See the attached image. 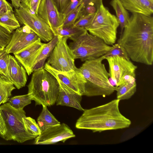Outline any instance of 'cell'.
<instances>
[{
  "label": "cell",
  "instance_id": "26",
  "mask_svg": "<svg viewBox=\"0 0 153 153\" xmlns=\"http://www.w3.org/2000/svg\"><path fill=\"white\" fill-rule=\"evenodd\" d=\"M32 96L29 93L21 95L13 96L10 98L8 101L9 105L16 109H22L31 103Z\"/></svg>",
  "mask_w": 153,
  "mask_h": 153
},
{
  "label": "cell",
  "instance_id": "32",
  "mask_svg": "<svg viewBox=\"0 0 153 153\" xmlns=\"http://www.w3.org/2000/svg\"><path fill=\"white\" fill-rule=\"evenodd\" d=\"M42 0H22L23 3L31 11L37 14L38 9Z\"/></svg>",
  "mask_w": 153,
  "mask_h": 153
},
{
  "label": "cell",
  "instance_id": "15",
  "mask_svg": "<svg viewBox=\"0 0 153 153\" xmlns=\"http://www.w3.org/2000/svg\"><path fill=\"white\" fill-rule=\"evenodd\" d=\"M39 38L33 43L14 55L15 57L24 67L30 75L33 72L34 65L44 43Z\"/></svg>",
  "mask_w": 153,
  "mask_h": 153
},
{
  "label": "cell",
  "instance_id": "8",
  "mask_svg": "<svg viewBox=\"0 0 153 153\" xmlns=\"http://www.w3.org/2000/svg\"><path fill=\"white\" fill-rule=\"evenodd\" d=\"M15 9L14 14L20 24L28 26L41 40L48 42L54 35L49 25L38 14L31 11L22 2Z\"/></svg>",
  "mask_w": 153,
  "mask_h": 153
},
{
  "label": "cell",
  "instance_id": "1",
  "mask_svg": "<svg viewBox=\"0 0 153 153\" xmlns=\"http://www.w3.org/2000/svg\"><path fill=\"white\" fill-rule=\"evenodd\" d=\"M130 58L151 65L153 62V17L132 13L118 40Z\"/></svg>",
  "mask_w": 153,
  "mask_h": 153
},
{
  "label": "cell",
  "instance_id": "30",
  "mask_svg": "<svg viewBox=\"0 0 153 153\" xmlns=\"http://www.w3.org/2000/svg\"><path fill=\"white\" fill-rule=\"evenodd\" d=\"M4 48L0 50V76L8 79L7 72L9 54L6 52Z\"/></svg>",
  "mask_w": 153,
  "mask_h": 153
},
{
  "label": "cell",
  "instance_id": "27",
  "mask_svg": "<svg viewBox=\"0 0 153 153\" xmlns=\"http://www.w3.org/2000/svg\"><path fill=\"white\" fill-rule=\"evenodd\" d=\"M112 48L105 54L103 55L104 59L111 57H121L128 60L130 59L124 48L119 42L112 45Z\"/></svg>",
  "mask_w": 153,
  "mask_h": 153
},
{
  "label": "cell",
  "instance_id": "25",
  "mask_svg": "<svg viewBox=\"0 0 153 153\" xmlns=\"http://www.w3.org/2000/svg\"><path fill=\"white\" fill-rule=\"evenodd\" d=\"M86 30L81 27L73 25L62 26L58 29L56 36L67 37L72 41L76 39Z\"/></svg>",
  "mask_w": 153,
  "mask_h": 153
},
{
  "label": "cell",
  "instance_id": "28",
  "mask_svg": "<svg viewBox=\"0 0 153 153\" xmlns=\"http://www.w3.org/2000/svg\"><path fill=\"white\" fill-rule=\"evenodd\" d=\"M84 7L83 3L71 11L63 21L62 26L73 25L81 16L82 12Z\"/></svg>",
  "mask_w": 153,
  "mask_h": 153
},
{
  "label": "cell",
  "instance_id": "14",
  "mask_svg": "<svg viewBox=\"0 0 153 153\" xmlns=\"http://www.w3.org/2000/svg\"><path fill=\"white\" fill-rule=\"evenodd\" d=\"M37 14L49 25L56 36L58 28L63 26L64 19L53 1L42 0Z\"/></svg>",
  "mask_w": 153,
  "mask_h": 153
},
{
  "label": "cell",
  "instance_id": "41",
  "mask_svg": "<svg viewBox=\"0 0 153 153\" xmlns=\"http://www.w3.org/2000/svg\"><path fill=\"white\" fill-rule=\"evenodd\" d=\"M4 48L3 47L1 46V45L0 44V50H1Z\"/></svg>",
  "mask_w": 153,
  "mask_h": 153
},
{
  "label": "cell",
  "instance_id": "39",
  "mask_svg": "<svg viewBox=\"0 0 153 153\" xmlns=\"http://www.w3.org/2000/svg\"><path fill=\"white\" fill-rule=\"evenodd\" d=\"M6 131V130L0 109V136L1 137L4 135Z\"/></svg>",
  "mask_w": 153,
  "mask_h": 153
},
{
  "label": "cell",
  "instance_id": "19",
  "mask_svg": "<svg viewBox=\"0 0 153 153\" xmlns=\"http://www.w3.org/2000/svg\"><path fill=\"white\" fill-rule=\"evenodd\" d=\"M58 40V36H54L51 40L44 43L35 62L33 72L44 68L46 60L50 55Z\"/></svg>",
  "mask_w": 153,
  "mask_h": 153
},
{
  "label": "cell",
  "instance_id": "24",
  "mask_svg": "<svg viewBox=\"0 0 153 153\" xmlns=\"http://www.w3.org/2000/svg\"><path fill=\"white\" fill-rule=\"evenodd\" d=\"M14 86L8 79L0 76V105L8 102L12 91L16 89Z\"/></svg>",
  "mask_w": 153,
  "mask_h": 153
},
{
  "label": "cell",
  "instance_id": "12",
  "mask_svg": "<svg viewBox=\"0 0 153 153\" xmlns=\"http://www.w3.org/2000/svg\"><path fill=\"white\" fill-rule=\"evenodd\" d=\"M39 37L28 26L16 29L12 34L11 39L5 48L6 52L14 55L33 43Z\"/></svg>",
  "mask_w": 153,
  "mask_h": 153
},
{
  "label": "cell",
  "instance_id": "13",
  "mask_svg": "<svg viewBox=\"0 0 153 153\" xmlns=\"http://www.w3.org/2000/svg\"><path fill=\"white\" fill-rule=\"evenodd\" d=\"M75 137L72 130L64 123L50 127L41 132L35 138L34 144L36 145H49L61 141L64 143L67 140Z\"/></svg>",
  "mask_w": 153,
  "mask_h": 153
},
{
  "label": "cell",
  "instance_id": "18",
  "mask_svg": "<svg viewBox=\"0 0 153 153\" xmlns=\"http://www.w3.org/2000/svg\"><path fill=\"white\" fill-rule=\"evenodd\" d=\"M128 11L132 13H138L151 16L153 13V0H120Z\"/></svg>",
  "mask_w": 153,
  "mask_h": 153
},
{
  "label": "cell",
  "instance_id": "20",
  "mask_svg": "<svg viewBox=\"0 0 153 153\" xmlns=\"http://www.w3.org/2000/svg\"><path fill=\"white\" fill-rule=\"evenodd\" d=\"M42 106V111L37 119V123L41 132L50 127L60 124L49 111L47 106Z\"/></svg>",
  "mask_w": 153,
  "mask_h": 153
},
{
  "label": "cell",
  "instance_id": "38",
  "mask_svg": "<svg viewBox=\"0 0 153 153\" xmlns=\"http://www.w3.org/2000/svg\"><path fill=\"white\" fill-rule=\"evenodd\" d=\"M97 9L96 7L90 5L84 7L82 10L81 16L94 14L96 13Z\"/></svg>",
  "mask_w": 153,
  "mask_h": 153
},
{
  "label": "cell",
  "instance_id": "11",
  "mask_svg": "<svg viewBox=\"0 0 153 153\" xmlns=\"http://www.w3.org/2000/svg\"><path fill=\"white\" fill-rule=\"evenodd\" d=\"M44 68L58 81L79 94L83 96L86 81L79 68L67 72H61L52 68L45 63Z\"/></svg>",
  "mask_w": 153,
  "mask_h": 153
},
{
  "label": "cell",
  "instance_id": "5",
  "mask_svg": "<svg viewBox=\"0 0 153 153\" xmlns=\"http://www.w3.org/2000/svg\"><path fill=\"white\" fill-rule=\"evenodd\" d=\"M0 109L6 130L5 134L1 137L3 139L22 143L37 136L26 129L23 120V118L26 116L23 109H15L8 102L0 105Z\"/></svg>",
  "mask_w": 153,
  "mask_h": 153
},
{
  "label": "cell",
  "instance_id": "9",
  "mask_svg": "<svg viewBox=\"0 0 153 153\" xmlns=\"http://www.w3.org/2000/svg\"><path fill=\"white\" fill-rule=\"evenodd\" d=\"M58 41L46 62L58 71L67 72L77 68L75 59L67 43V37L59 36Z\"/></svg>",
  "mask_w": 153,
  "mask_h": 153
},
{
  "label": "cell",
  "instance_id": "35",
  "mask_svg": "<svg viewBox=\"0 0 153 153\" xmlns=\"http://www.w3.org/2000/svg\"><path fill=\"white\" fill-rule=\"evenodd\" d=\"M10 12H14L12 4L6 0H0V15Z\"/></svg>",
  "mask_w": 153,
  "mask_h": 153
},
{
  "label": "cell",
  "instance_id": "29",
  "mask_svg": "<svg viewBox=\"0 0 153 153\" xmlns=\"http://www.w3.org/2000/svg\"><path fill=\"white\" fill-rule=\"evenodd\" d=\"M23 120L26 129L29 132L37 136L41 134L40 129L34 119L26 116L23 118Z\"/></svg>",
  "mask_w": 153,
  "mask_h": 153
},
{
  "label": "cell",
  "instance_id": "3",
  "mask_svg": "<svg viewBox=\"0 0 153 153\" xmlns=\"http://www.w3.org/2000/svg\"><path fill=\"white\" fill-rule=\"evenodd\" d=\"M104 59L102 56L87 60L79 68L86 81L83 95L105 96L116 91L117 87L111 85L109 81V73L102 63Z\"/></svg>",
  "mask_w": 153,
  "mask_h": 153
},
{
  "label": "cell",
  "instance_id": "2",
  "mask_svg": "<svg viewBox=\"0 0 153 153\" xmlns=\"http://www.w3.org/2000/svg\"><path fill=\"white\" fill-rule=\"evenodd\" d=\"M120 101L115 99L103 105L84 109L76 122V127L93 132L128 127L131 122L120 113L119 108Z\"/></svg>",
  "mask_w": 153,
  "mask_h": 153
},
{
  "label": "cell",
  "instance_id": "31",
  "mask_svg": "<svg viewBox=\"0 0 153 153\" xmlns=\"http://www.w3.org/2000/svg\"><path fill=\"white\" fill-rule=\"evenodd\" d=\"M95 13L81 16L75 22L73 26L81 27L86 29L91 24Z\"/></svg>",
  "mask_w": 153,
  "mask_h": 153
},
{
  "label": "cell",
  "instance_id": "23",
  "mask_svg": "<svg viewBox=\"0 0 153 153\" xmlns=\"http://www.w3.org/2000/svg\"><path fill=\"white\" fill-rule=\"evenodd\" d=\"M110 4L115 12L116 16L119 23L121 33L129 20V14L120 0H111Z\"/></svg>",
  "mask_w": 153,
  "mask_h": 153
},
{
  "label": "cell",
  "instance_id": "7",
  "mask_svg": "<svg viewBox=\"0 0 153 153\" xmlns=\"http://www.w3.org/2000/svg\"><path fill=\"white\" fill-rule=\"evenodd\" d=\"M75 59L82 61L97 58L107 53L112 48L102 39L86 30L68 45Z\"/></svg>",
  "mask_w": 153,
  "mask_h": 153
},
{
  "label": "cell",
  "instance_id": "22",
  "mask_svg": "<svg viewBox=\"0 0 153 153\" xmlns=\"http://www.w3.org/2000/svg\"><path fill=\"white\" fill-rule=\"evenodd\" d=\"M136 89L135 78L125 82L117 87V99L120 100L130 98L136 92Z\"/></svg>",
  "mask_w": 153,
  "mask_h": 153
},
{
  "label": "cell",
  "instance_id": "40",
  "mask_svg": "<svg viewBox=\"0 0 153 153\" xmlns=\"http://www.w3.org/2000/svg\"><path fill=\"white\" fill-rule=\"evenodd\" d=\"M12 5L15 9L19 8L21 6V3L22 0H11Z\"/></svg>",
  "mask_w": 153,
  "mask_h": 153
},
{
  "label": "cell",
  "instance_id": "36",
  "mask_svg": "<svg viewBox=\"0 0 153 153\" xmlns=\"http://www.w3.org/2000/svg\"><path fill=\"white\" fill-rule=\"evenodd\" d=\"M59 12L62 14L71 2V0H53Z\"/></svg>",
  "mask_w": 153,
  "mask_h": 153
},
{
  "label": "cell",
  "instance_id": "37",
  "mask_svg": "<svg viewBox=\"0 0 153 153\" xmlns=\"http://www.w3.org/2000/svg\"><path fill=\"white\" fill-rule=\"evenodd\" d=\"M82 3H83L84 7L88 6H93L97 9L102 3L103 0H80Z\"/></svg>",
  "mask_w": 153,
  "mask_h": 153
},
{
  "label": "cell",
  "instance_id": "17",
  "mask_svg": "<svg viewBox=\"0 0 153 153\" xmlns=\"http://www.w3.org/2000/svg\"><path fill=\"white\" fill-rule=\"evenodd\" d=\"M58 82L59 90L56 102V105L71 107L79 111H83L84 109L81 104L82 96L61 82L59 81Z\"/></svg>",
  "mask_w": 153,
  "mask_h": 153
},
{
  "label": "cell",
  "instance_id": "16",
  "mask_svg": "<svg viewBox=\"0 0 153 153\" xmlns=\"http://www.w3.org/2000/svg\"><path fill=\"white\" fill-rule=\"evenodd\" d=\"M7 78L18 89L24 87L27 80L25 69L15 56L10 54Z\"/></svg>",
  "mask_w": 153,
  "mask_h": 153
},
{
  "label": "cell",
  "instance_id": "6",
  "mask_svg": "<svg viewBox=\"0 0 153 153\" xmlns=\"http://www.w3.org/2000/svg\"><path fill=\"white\" fill-rule=\"evenodd\" d=\"M119 25L116 16L111 13L102 3L97 9L91 24L85 29L108 45H112L115 43Z\"/></svg>",
  "mask_w": 153,
  "mask_h": 153
},
{
  "label": "cell",
  "instance_id": "34",
  "mask_svg": "<svg viewBox=\"0 0 153 153\" xmlns=\"http://www.w3.org/2000/svg\"><path fill=\"white\" fill-rule=\"evenodd\" d=\"M12 34L9 33L4 31L0 27V44L4 48L10 42Z\"/></svg>",
  "mask_w": 153,
  "mask_h": 153
},
{
  "label": "cell",
  "instance_id": "10",
  "mask_svg": "<svg viewBox=\"0 0 153 153\" xmlns=\"http://www.w3.org/2000/svg\"><path fill=\"white\" fill-rule=\"evenodd\" d=\"M105 59L108 64L109 77L115 82L116 87L135 78L137 66L130 60L119 56L107 57Z\"/></svg>",
  "mask_w": 153,
  "mask_h": 153
},
{
  "label": "cell",
  "instance_id": "4",
  "mask_svg": "<svg viewBox=\"0 0 153 153\" xmlns=\"http://www.w3.org/2000/svg\"><path fill=\"white\" fill-rule=\"evenodd\" d=\"M27 87L28 93L36 105L49 106L56 102L59 90L58 81L44 68L33 72Z\"/></svg>",
  "mask_w": 153,
  "mask_h": 153
},
{
  "label": "cell",
  "instance_id": "21",
  "mask_svg": "<svg viewBox=\"0 0 153 153\" xmlns=\"http://www.w3.org/2000/svg\"><path fill=\"white\" fill-rule=\"evenodd\" d=\"M14 12H10L0 15V27L5 32L12 33L20 27Z\"/></svg>",
  "mask_w": 153,
  "mask_h": 153
},
{
  "label": "cell",
  "instance_id": "33",
  "mask_svg": "<svg viewBox=\"0 0 153 153\" xmlns=\"http://www.w3.org/2000/svg\"><path fill=\"white\" fill-rule=\"evenodd\" d=\"M82 4L80 0H71V2L61 14L64 20L68 15Z\"/></svg>",
  "mask_w": 153,
  "mask_h": 153
}]
</instances>
